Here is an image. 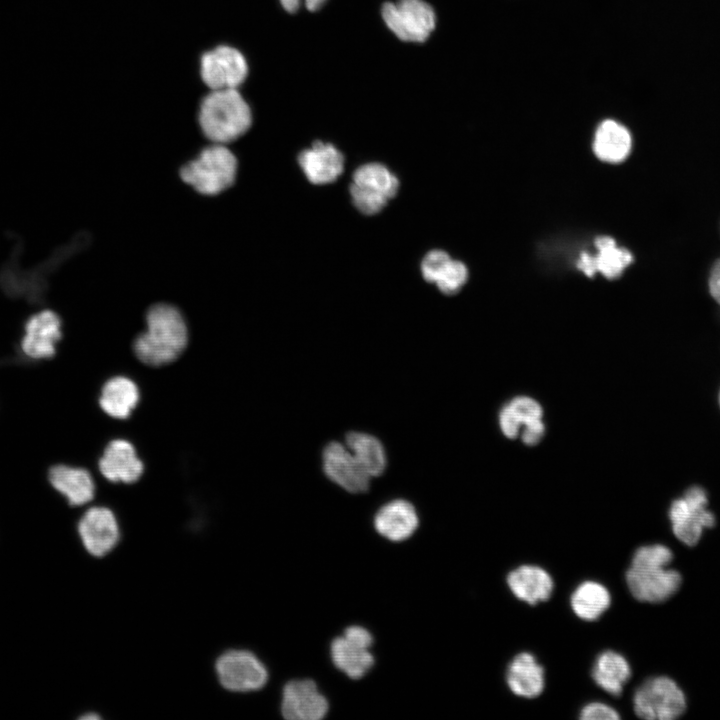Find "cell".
Returning <instances> with one entry per match:
<instances>
[{
    "instance_id": "d6986e66",
    "label": "cell",
    "mask_w": 720,
    "mask_h": 720,
    "mask_svg": "<svg viewBox=\"0 0 720 720\" xmlns=\"http://www.w3.org/2000/svg\"><path fill=\"white\" fill-rule=\"evenodd\" d=\"M595 246L598 250L597 255L583 252L577 262V268L588 277L601 272L608 279L618 278L633 261L632 254L625 248L617 247L611 237L596 238Z\"/></svg>"
},
{
    "instance_id": "603a6c76",
    "label": "cell",
    "mask_w": 720,
    "mask_h": 720,
    "mask_svg": "<svg viewBox=\"0 0 720 720\" xmlns=\"http://www.w3.org/2000/svg\"><path fill=\"white\" fill-rule=\"evenodd\" d=\"M505 677L511 692L519 697H538L545 687L544 668L529 652L518 653L511 660Z\"/></svg>"
},
{
    "instance_id": "f546056e",
    "label": "cell",
    "mask_w": 720,
    "mask_h": 720,
    "mask_svg": "<svg viewBox=\"0 0 720 720\" xmlns=\"http://www.w3.org/2000/svg\"><path fill=\"white\" fill-rule=\"evenodd\" d=\"M509 406L519 417L522 424L541 419L542 409L533 399L518 397L514 399Z\"/></svg>"
},
{
    "instance_id": "9a60e30c",
    "label": "cell",
    "mask_w": 720,
    "mask_h": 720,
    "mask_svg": "<svg viewBox=\"0 0 720 720\" xmlns=\"http://www.w3.org/2000/svg\"><path fill=\"white\" fill-rule=\"evenodd\" d=\"M325 475L350 493L368 490L371 477L361 467L345 444L330 442L322 454Z\"/></svg>"
},
{
    "instance_id": "ac0fdd59",
    "label": "cell",
    "mask_w": 720,
    "mask_h": 720,
    "mask_svg": "<svg viewBox=\"0 0 720 720\" xmlns=\"http://www.w3.org/2000/svg\"><path fill=\"white\" fill-rule=\"evenodd\" d=\"M99 470L111 482L129 484L141 477L144 466L130 442L116 439L106 446L99 460Z\"/></svg>"
},
{
    "instance_id": "83f0119b",
    "label": "cell",
    "mask_w": 720,
    "mask_h": 720,
    "mask_svg": "<svg viewBox=\"0 0 720 720\" xmlns=\"http://www.w3.org/2000/svg\"><path fill=\"white\" fill-rule=\"evenodd\" d=\"M610 604L609 590L603 584L592 580L580 583L570 597L574 614L585 621L597 620Z\"/></svg>"
},
{
    "instance_id": "836d02e7",
    "label": "cell",
    "mask_w": 720,
    "mask_h": 720,
    "mask_svg": "<svg viewBox=\"0 0 720 720\" xmlns=\"http://www.w3.org/2000/svg\"><path fill=\"white\" fill-rule=\"evenodd\" d=\"M302 0H280L282 7L290 13L296 12L301 5ZM326 0H304L305 6L309 11H316L322 7Z\"/></svg>"
},
{
    "instance_id": "d4e9b609",
    "label": "cell",
    "mask_w": 720,
    "mask_h": 720,
    "mask_svg": "<svg viewBox=\"0 0 720 720\" xmlns=\"http://www.w3.org/2000/svg\"><path fill=\"white\" fill-rule=\"evenodd\" d=\"M632 670L627 659L613 650L600 653L593 664L591 676L598 687L618 697L629 681Z\"/></svg>"
},
{
    "instance_id": "6da1fadb",
    "label": "cell",
    "mask_w": 720,
    "mask_h": 720,
    "mask_svg": "<svg viewBox=\"0 0 720 720\" xmlns=\"http://www.w3.org/2000/svg\"><path fill=\"white\" fill-rule=\"evenodd\" d=\"M84 240L82 235H78L68 244L57 247L37 264L23 268L20 262L24 251L23 241L16 238L9 256L0 265L1 292L10 299H22L29 304H42L46 300L51 277L81 250Z\"/></svg>"
},
{
    "instance_id": "44dd1931",
    "label": "cell",
    "mask_w": 720,
    "mask_h": 720,
    "mask_svg": "<svg viewBox=\"0 0 720 720\" xmlns=\"http://www.w3.org/2000/svg\"><path fill=\"white\" fill-rule=\"evenodd\" d=\"M421 272L426 281L435 283L446 295L457 293L468 278L466 266L442 250H432L424 256Z\"/></svg>"
},
{
    "instance_id": "8d00e7d4",
    "label": "cell",
    "mask_w": 720,
    "mask_h": 720,
    "mask_svg": "<svg viewBox=\"0 0 720 720\" xmlns=\"http://www.w3.org/2000/svg\"><path fill=\"white\" fill-rule=\"evenodd\" d=\"M718 402H719V407H720V391H719V396H718Z\"/></svg>"
},
{
    "instance_id": "ba28073f",
    "label": "cell",
    "mask_w": 720,
    "mask_h": 720,
    "mask_svg": "<svg viewBox=\"0 0 720 720\" xmlns=\"http://www.w3.org/2000/svg\"><path fill=\"white\" fill-rule=\"evenodd\" d=\"M381 15L390 31L406 42H424L436 27L435 11L424 0L387 2Z\"/></svg>"
},
{
    "instance_id": "d590c367",
    "label": "cell",
    "mask_w": 720,
    "mask_h": 720,
    "mask_svg": "<svg viewBox=\"0 0 720 720\" xmlns=\"http://www.w3.org/2000/svg\"><path fill=\"white\" fill-rule=\"evenodd\" d=\"M81 718L85 719V720H89V719H99L100 717L97 714L91 713V714H86Z\"/></svg>"
},
{
    "instance_id": "277c9868",
    "label": "cell",
    "mask_w": 720,
    "mask_h": 720,
    "mask_svg": "<svg viewBox=\"0 0 720 720\" xmlns=\"http://www.w3.org/2000/svg\"><path fill=\"white\" fill-rule=\"evenodd\" d=\"M238 159L226 144L210 143L179 170L184 184L203 196H216L235 183Z\"/></svg>"
},
{
    "instance_id": "8992f818",
    "label": "cell",
    "mask_w": 720,
    "mask_h": 720,
    "mask_svg": "<svg viewBox=\"0 0 720 720\" xmlns=\"http://www.w3.org/2000/svg\"><path fill=\"white\" fill-rule=\"evenodd\" d=\"M686 707L684 692L667 676L648 678L633 696L635 714L646 720H672L681 716Z\"/></svg>"
},
{
    "instance_id": "5bb4252c",
    "label": "cell",
    "mask_w": 720,
    "mask_h": 720,
    "mask_svg": "<svg viewBox=\"0 0 720 720\" xmlns=\"http://www.w3.org/2000/svg\"><path fill=\"white\" fill-rule=\"evenodd\" d=\"M77 529L84 548L95 557L109 553L120 539L114 513L103 506L88 509L80 518Z\"/></svg>"
},
{
    "instance_id": "e575fe53",
    "label": "cell",
    "mask_w": 720,
    "mask_h": 720,
    "mask_svg": "<svg viewBox=\"0 0 720 720\" xmlns=\"http://www.w3.org/2000/svg\"><path fill=\"white\" fill-rule=\"evenodd\" d=\"M708 287L712 298L720 305V258L712 266Z\"/></svg>"
},
{
    "instance_id": "7402d4cb",
    "label": "cell",
    "mask_w": 720,
    "mask_h": 720,
    "mask_svg": "<svg viewBox=\"0 0 720 720\" xmlns=\"http://www.w3.org/2000/svg\"><path fill=\"white\" fill-rule=\"evenodd\" d=\"M506 582L516 598L530 605L548 600L554 588L551 575L544 568L530 564L511 570Z\"/></svg>"
},
{
    "instance_id": "1f68e13d",
    "label": "cell",
    "mask_w": 720,
    "mask_h": 720,
    "mask_svg": "<svg viewBox=\"0 0 720 720\" xmlns=\"http://www.w3.org/2000/svg\"><path fill=\"white\" fill-rule=\"evenodd\" d=\"M521 421L516 413L511 409L510 406L505 407L500 413V426L503 433L509 437L514 438L519 432Z\"/></svg>"
},
{
    "instance_id": "9c48e42d",
    "label": "cell",
    "mask_w": 720,
    "mask_h": 720,
    "mask_svg": "<svg viewBox=\"0 0 720 720\" xmlns=\"http://www.w3.org/2000/svg\"><path fill=\"white\" fill-rule=\"evenodd\" d=\"M625 580L636 600L654 604L669 599L681 585V575L677 570L658 564L631 562Z\"/></svg>"
},
{
    "instance_id": "f1b7e54d",
    "label": "cell",
    "mask_w": 720,
    "mask_h": 720,
    "mask_svg": "<svg viewBox=\"0 0 720 720\" xmlns=\"http://www.w3.org/2000/svg\"><path fill=\"white\" fill-rule=\"evenodd\" d=\"M345 445L371 478L384 472L386 454L382 443L375 436L352 431L346 435Z\"/></svg>"
},
{
    "instance_id": "e0dca14e",
    "label": "cell",
    "mask_w": 720,
    "mask_h": 720,
    "mask_svg": "<svg viewBox=\"0 0 720 720\" xmlns=\"http://www.w3.org/2000/svg\"><path fill=\"white\" fill-rule=\"evenodd\" d=\"M298 163L311 183L328 184L342 174L344 157L334 145L317 141L299 154Z\"/></svg>"
},
{
    "instance_id": "4fadbf2b",
    "label": "cell",
    "mask_w": 720,
    "mask_h": 720,
    "mask_svg": "<svg viewBox=\"0 0 720 720\" xmlns=\"http://www.w3.org/2000/svg\"><path fill=\"white\" fill-rule=\"evenodd\" d=\"M62 337V321L53 310L43 309L32 314L24 324L22 353L30 360L49 359L56 353Z\"/></svg>"
},
{
    "instance_id": "8fae6325",
    "label": "cell",
    "mask_w": 720,
    "mask_h": 720,
    "mask_svg": "<svg viewBox=\"0 0 720 720\" xmlns=\"http://www.w3.org/2000/svg\"><path fill=\"white\" fill-rule=\"evenodd\" d=\"M373 643L371 633L364 627L353 625L336 637L330 646L333 664L351 679L362 678L373 666L370 652Z\"/></svg>"
},
{
    "instance_id": "3957f363",
    "label": "cell",
    "mask_w": 720,
    "mask_h": 720,
    "mask_svg": "<svg viewBox=\"0 0 720 720\" xmlns=\"http://www.w3.org/2000/svg\"><path fill=\"white\" fill-rule=\"evenodd\" d=\"M252 119L249 104L235 88L211 90L198 113L200 129L210 143L226 145L243 136Z\"/></svg>"
},
{
    "instance_id": "484cf974",
    "label": "cell",
    "mask_w": 720,
    "mask_h": 720,
    "mask_svg": "<svg viewBox=\"0 0 720 720\" xmlns=\"http://www.w3.org/2000/svg\"><path fill=\"white\" fill-rule=\"evenodd\" d=\"M632 148L629 130L621 123L606 119L596 129L593 149L603 161L618 163L626 159Z\"/></svg>"
},
{
    "instance_id": "4dcf8cb0",
    "label": "cell",
    "mask_w": 720,
    "mask_h": 720,
    "mask_svg": "<svg viewBox=\"0 0 720 720\" xmlns=\"http://www.w3.org/2000/svg\"><path fill=\"white\" fill-rule=\"evenodd\" d=\"M579 718L582 720H618L620 715L611 706L602 702H590L582 707Z\"/></svg>"
},
{
    "instance_id": "52a82bcc",
    "label": "cell",
    "mask_w": 720,
    "mask_h": 720,
    "mask_svg": "<svg viewBox=\"0 0 720 720\" xmlns=\"http://www.w3.org/2000/svg\"><path fill=\"white\" fill-rule=\"evenodd\" d=\"M399 180L383 164L367 163L356 169L350 185L353 204L362 213L380 212L397 193Z\"/></svg>"
},
{
    "instance_id": "30bf717a",
    "label": "cell",
    "mask_w": 720,
    "mask_h": 720,
    "mask_svg": "<svg viewBox=\"0 0 720 720\" xmlns=\"http://www.w3.org/2000/svg\"><path fill=\"white\" fill-rule=\"evenodd\" d=\"M216 673L221 685L233 692L261 689L268 680L265 665L247 650H229L216 661Z\"/></svg>"
},
{
    "instance_id": "2e32d148",
    "label": "cell",
    "mask_w": 720,
    "mask_h": 720,
    "mask_svg": "<svg viewBox=\"0 0 720 720\" xmlns=\"http://www.w3.org/2000/svg\"><path fill=\"white\" fill-rule=\"evenodd\" d=\"M328 707L326 697L311 679L291 680L283 688L281 712L288 720H320Z\"/></svg>"
},
{
    "instance_id": "7a4b0ae2",
    "label": "cell",
    "mask_w": 720,
    "mask_h": 720,
    "mask_svg": "<svg viewBox=\"0 0 720 720\" xmlns=\"http://www.w3.org/2000/svg\"><path fill=\"white\" fill-rule=\"evenodd\" d=\"M188 328L182 313L173 305L157 303L146 313V330L133 344L137 358L150 366L168 364L184 351Z\"/></svg>"
},
{
    "instance_id": "cb8c5ba5",
    "label": "cell",
    "mask_w": 720,
    "mask_h": 720,
    "mask_svg": "<svg viewBox=\"0 0 720 720\" xmlns=\"http://www.w3.org/2000/svg\"><path fill=\"white\" fill-rule=\"evenodd\" d=\"M48 477L51 485L72 506L84 505L94 498L95 483L90 473L83 468L54 465L49 469Z\"/></svg>"
},
{
    "instance_id": "5b68a950",
    "label": "cell",
    "mask_w": 720,
    "mask_h": 720,
    "mask_svg": "<svg viewBox=\"0 0 720 720\" xmlns=\"http://www.w3.org/2000/svg\"><path fill=\"white\" fill-rule=\"evenodd\" d=\"M708 503V494L699 485L688 487L672 501L668 511L672 531L685 545H696L704 529L714 527L716 518Z\"/></svg>"
},
{
    "instance_id": "ffe728a7",
    "label": "cell",
    "mask_w": 720,
    "mask_h": 720,
    "mask_svg": "<svg viewBox=\"0 0 720 720\" xmlns=\"http://www.w3.org/2000/svg\"><path fill=\"white\" fill-rule=\"evenodd\" d=\"M418 524L415 507L404 499H395L384 504L374 517L376 531L394 542L408 539L416 531Z\"/></svg>"
},
{
    "instance_id": "4316f807",
    "label": "cell",
    "mask_w": 720,
    "mask_h": 720,
    "mask_svg": "<svg viewBox=\"0 0 720 720\" xmlns=\"http://www.w3.org/2000/svg\"><path fill=\"white\" fill-rule=\"evenodd\" d=\"M139 401L137 385L129 378L116 376L102 387L99 404L102 410L117 419L127 418Z\"/></svg>"
},
{
    "instance_id": "7c38bea8",
    "label": "cell",
    "mask_w": 720,
    "mask_h": 720,
    "mask_svg": "<svg viewBox=\"0 0 720 720\" xmlns=\"http://www.w3.org/2000/svg\"><path fill=\"white\" fill-rule=\"evenodd\" d=\"M200 74L211 90L237 89L248 75V64L239 50L221 45L202 55Z\"/></svg>"
},
{
    "instance_id": "d6a6232c",
    "label": "cell",
    "mask_w": 720,
    "mask_h": 720,
    "mask_svg": "<svg viewBox=\"0 0 720 720\" xmlns=\"http://www.w3.org/2000/svg\"><path fill=\"white\" fill-rule=\"evenodd\" d=\"M524 425L525 429L522 434L523 441L528 445L536 444L544 433V425L541 419L528 422Z\"/></svg>"
}]
</instances>
